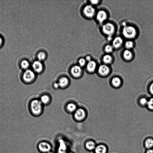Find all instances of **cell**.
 Here are the masks:
<instances>
[{"label":"cell","instance_id":"cell-1","mask_svg":"<svg viewBox=\"0 0 153 153\" xmlns=\"http://www.w3.org/2000/svg\"><path fill=\"white\" fill-rule=\"evenodd\" d=\"M43 105L39 99L32 100L29 104V110L32 115L37 116L40 115L43 110Z\"/></svg>","mask_w":153,"mask_h":153},{"label":"cell","instance_id":"cell-2","mask_svg":"<svg viewBox=\"0 0 153 153\" xmlns=\"http://www.w3.org/2000/svg\"><path fill=\"white\" fill-rule=\"evenodd\" d=\"M36 74L30 69L23 71L20 75V79L24 84H29L33 82L36 78Z\"/></svg>","mask_w":153,"mask_h":153},{"label":"cell","instance_id":"cell-3","mask_svg":"<svg viewBox=\"0 0 153 153\" xmlns=\"http://www.w3.org/2000/svg\"><path fill=\"white\" fill-rule=\"evenodd\" d=\"M122 33L123 36L128 39L134 38L137 35L135 28L133 26L127 25L123 27Z\"/></svg>","mask_w":153,"mask_h":153},{"label":"cell","instance_id":"cell-4","mask_svg":"<svg viewBox=\"0 0 153 153\" xmlns=\"http://www.w3.org/2000/svg\"><path fill=\"white\" fill-rule=\"evenodd\" d=\"M97 72L99 76L105 78L107 77L110 74L111 70L109 65L103 64L98 67Z\"/></svg>","mask_w":153,"mask_h":153},{"label":"cell","instance_id":"cell-5","mask_svg":"<svg viewBox=\"0 0 153 153\" xmlns=\"http://www.w3.org/2000/svg\"><path fill=\"white\" fill-rule=\"evenodd\" d=\"M102 31L104 34L108 37H112L115 31L114 25L110 22L104 24L102 26Z\"/></svg>","mask_w":153,"mask_h":153},{"label":"cell","instance_id":"cell-6","mask_svg":"<svg viewBox=\"0 0 153 153\" xmlns=\"http://www.w3.org/2000/svg\"><path fill=\"white\" fill-rule=\"evenodd\" d=\"M70 72L73 77L78 78L82 76L83 71L82 67L79 65H75L71 68Z\"/></svg>","mask_w":153,"mask_h":153},{"label":"cell","instance_id":"cell-7","mask_svg":"<svg viewBox=\"0 0 153 153\" xmlns=\"http://www.w3.org/2000/svg\"><path fill=\"white\" fill-rule=\"evenodd\" d=\"M110 83L111 86L115 88H118L123 85V81L119 76H115L111 79Z\"/></svg>","mask_w":153,"mask_h":153},{"label":"cell","instance_id":"cell-8","mask_svg":"<svg viewBox=\"0 0 153 153\" xmlns=\"http://www.w3.org/2000/svg\"><path fill=\"white\" fill-rule=\"evenodd\" d=\"M74 113L75 119L78 121L82 120L86 117L85 111L82 108H77Z\"/></svg>","mask_w":153,"mask_h":153},{"label":"cell","instance_id":"cell-9","mask_svg":"<svg viewBox=\"0 0 153 153\" xmlns=\"http://www.w3.org/2000/svg\"><path fill=\"white\" fill-rule=\"evenodd\" d=\"M83 12L85 15L88 18H92L95 14V9L91 5H88L85 6Z\"/></svg>","mask_w":153,"mask_h":153},{"label":"cell","instance_id":"cell-10","mask_svg":"<svg viewBox=\"0 0 153 153\" xmlns=\"http://www.w3.org/2000/svg\"><path fill=\"white\" fill-rule=\"evenodd\" d=\"M32 70L36 74L41 73L43 69V65L41 61L39 60L34 61L32 65Z\"/></svg>","mask_w":153,"mask_h":153},{"label":"cell","instance_id":"cell-11","mask_svg":"<svg viewBox=\"0 0 153 153\" xmlns=\"http://www.w3.org/2000/svg\"><path fill=\"white\" fill-rule=\"evenodd\" d=\"M107 14L103 10H99L96 14V19L100 23H103L107 19Z\"/></svg>","mask_w":153,"mask_h":153},{"label":"cell","instance_id":"cell-12","mask_svg":"<svg viewBox=\"0 0 153 153\" xmlns=\"http://www.w3.org/2000/svg\"><path fill=\"white\" fill-rule=\"evenodd\" d=\"M97 68L96 62L94 60L88 62L86 65L87 71L90 74L93 73L97 71Z\"/></svg>","mask_w":153,"mask_h":153},{"label":"cell","instance_id":"cell-13","mask_svg":"<svg viewBox=\"0 0 153 153\" xmlns=\"http://www.w3.org/2000/svg\"><path fill=\"white\" fill-rule=\"evenodd\" d=\"M123 40V38L119 36L115 37L112 42V45L114 48L118 49L122 45Z\"/></svg>","mask_w":153,"mask_h":153},{"label":"cell","instance_id":"cell-14","mask_svg":"<svg viewBox=\"0 0 153 153\" xmlns=\"http://www.w3.org/2000/svg\"><path fill=\"white\" fill-rule=\"evenodd\" d=\"M69 81L68 79L66 76L61 77L59 79L58 83L59 88H65L68 85Z\"/></svg>","mask_w":153,"mask_h":153},{"label":"cell","instance_id":"cell-15","mask_svg":"<svg viewBox=\"0 0 153 153\" xmlns=\"http://www.w3.org/2000/svg\"><path fill=\"white\" fill-rule=\"evenodd\" d=\"M38 147L40 151L44 152H48L51 149L50 145L45 142H42L39 143Z\"/></svg>","mask_w":153,"mask_h":153},{"label":"cell","instance_id":"cell-16","mask_svg":"<svg viewBox=\"0 0 153 153\" xmlns=\"http://www.w3.org/2000/svg\"><path fill=\"white\" fill-rule=\"evenodd\" d=\"M123 58L127 61L131 60L133 58V54L130 50L126 49L123 53Z\"/></svg>","mask_w":153,"mask_h":153},{"label":"cell","instance_id":"cell-17","mask_svg":"<svg viewBox=\"0 0 153 153\" xmlns=\"http://www.w3.org/2000/svg\"><path fill=\"white\" fill-rule=\"evenodd\" d=\"M112 57L109 54L104 55L102 58L103 64L109 65L113 62V60Z\"/></svg>","mask_w":153,"mask_h":153},{"label":"cell","instance_id":"cell-18","mask_svg":"<svg viewBox=\"0 0 153 153\" xmlns=\"http://www.w3.org/2000/svg\"><path fill=\"white\" fill-rule=\"evenodd\" d=\"M39 100L43 105H47L50 103L51 101L50 97L46 94L42 95Z\"/></svg>","mask_w":153,"mask_h":153},{"label":"cell","instance_id":"cell-19","mask_svg":"<svg viewBox=\"0 0 153 153\" xmlns=\"http://www.w3.org/2000/svg\"><path fill=\"white\" fill-rule=\"evenodd\" d=\"M66 108L68 112L74 113L77 109V108L76 105L75 103L70 102L67 104Z\"/></svg>","mask_w":153,"mask_h":153},{"label":"cell","instance_id":"cell-20","mask_svg":"<svg viewBox=\"0 0 153 153\" xmlns=\"http://www.w3.org/2000/svg\"><path fill=\"white\" fill-rule=\"evenodd\" d=\"M94 150L96 153H106L107 151L106 146L103 145L97 146Z\"/></svg>","mask_w":153,"mask_h":153},{"label":"cell","instance_id":"cell-21","mask_svg":"<svg viewBox=\"0 0 153 153\" xmlns=\"http://www.w3.org/2000/svg\"><path fill=\"white\" fill-rule=\"evenodd\" d=\"M148 99L146 97L143 96L139 98L138 100V103L140 106L144 107L146 106Z\"/></svg>","mask_w":153,"mask_h":153},{"label":"cell","instance_id":"cell-22","mask_svg":"<svg viewBox=\"0 0 153 153\" xmlns=\"http://www.w3.org/2000/svg\"><path fill=\"white\" fill-rule=\"evenodd\" d=\"M30 65L29 62L26 59L22 60L20 64V67L23 71L29 69Z\"/></svg>","mask_w":153,"mask_h":153},{"label":"cell","instance_id":"cell-23","mask_svg":"<svg viewBox=\"0 0 153 153\" xmlns=\"http://www.w3.org/2000/svg\"><path fill=\"white\" fill-rule=\"evenodd\" d=\"M145 147L148 149L153 148V138L149 137L146 139L145 142Z\"/></svg>","mask_w":153,"mask_h":153},{"label":"cell","instance_id":"cell-24","mask_svg":"<svg viewBox=\"0 0 153 153\" xmlns=\"http://www.w3.org/2000/svg\"><path fill=\"white\" fill-rule=\"evenodd\" d=\"M85 145L86 148L90 150L94 149L96 147L95 143L91 141L87 142Z\"/></svg>","mask_w":153,"mask_h":153},{"label":"cell","instance_id":"cell-25","mask_svg":"<svg viewBox=\"0 0 153 153\" xmlns=\"http://www.w3.org/2000/svg\"><path fill=\"white\" fill-rule=\"evenodd\" d=\"M146 107L149 110L153 111V97L148 99Z\"/></svg>","mask_w":153,"mask_h":153},{"label":"cell","instance_id":"cell-26","mask_svg":"<svg viewBox=\"0 0 153 153\" xmlns=\"http://www.w3.org/2000/svg\"><path fill=\"white\" fill-rule=\"evenodd\" d=\"M124 45L126 49L130 50L133 48L134 43L132 41L129 40L125 42Z\"/></svg>","mask_w":153,"mask_h":153},{"label":"cell","instance_id":"cell-27","mask_svg":"<svg viewBox=\"0 0 153 153\" xmlns=\"http://www.w3.org/2000/svg\"><path fill=\"white\" fill-rule=\"evenodd\" d=\"M114 49L112 45L108 44L105 46L104 51L107 54H109L113 51Z\"/></svg>","mask_w":153,"mask_h":153},{"label":"cell","instance_id":"cell-28","mask_svg":"<svg viewBox=\"0 0 153 153\" xmlns=\"http://www.w3.org/2000/svg\"><path fill=\"white\" fill-rule=\"evenodd\" d=\"M45 57V53L43 52H40L37 55V58L40 61L44 60Z\"/></svg>","mask_w":153,"mask_h":153},{"label":"cell","instance_id":"cell-29","mask_svg":"<svg viewBox=\"0 0 153 153\" xmlns=\"http://www.w3.org/2000/svg\"><path fill=\"white\" fill-rule=\"evenodd\" d=\"M78 63L79 65L82 67L85 65L86 60L83 58H80L79 60Z\"/></svg>","mask_w":153,"mask_h":153},{"label":"cell","instance_id":"cell-30","mask_svg":"<svg viewBox=\"0 0 153 153\" xmlns=\"http://www.w3.org/2000/svg\"><path fill=\"white\" fill-rule=\"evenodd\" d=\"M148 89L149 93L153 95V82L149 85Z\"/></svg>","mask_w":153,"mask_h":153},{"label":"cell","instance_id":"cell-31","mask_svg":"<svg viewBox=\"0 0 153 153\" xmlns=\"http://www.w3.org/2000/svg\"><path fill=\"white\" fill-rule=\"evenodd\" d=\"M90 1L92 4L96 5L98 4L100 1L99 0H91Z\"/></svg>","mask_w":153,"mask_h":153},{"label":"cell","instance_id":"cell-32","mask_svg":"<svg viewBox=\"0 0 153 153\" xmlns=\"http://www.w3.org/2000/svg\"><path fill=\"white\" fill-rule=\"evenodd\" d=\"M53 86L55 88H59V85L58 82H55L53 84Z\"/></svg>","mask_w":153,"mask_h":153},{"label":"cell","instance_id":"cell-33","mask_svg":"<svg viewBox=\"0 0 153 153\" xmlns=\"http://www.w3.org/2000/svg\"><path fill=\"white\" fill-rule=\"evenodd\" d=\"M85 59L86 61H88V62H89L91 60V57L89 56H86Z\"/></svg>","mask_w":153,"mask_h":153},{"label":"cell","instance_id":"cell-34","mask_svg":"<svg viewBox=\"0 0 153 153\" xmlns=\"http://www.w3.org/2000/svg\"><path fill=\"white\" fill-rule=\"evenodd\" d=\"M146 153H153V148L148 149Z\"/></svg>","mask_w":153,"mask_h":153},{"label":"cell","instance_id":"cell-35","mask_svg":"<svg viewBox=\"0 0 153 153\" xmlns=\"http://www.w3.org/2000/svg\"><path fill=\"white\" fill-rule=\"evenodd\" d=\"M3 42V41L2 38L0 36V47L2 44Z\"/></svg>","mask_w":153,"mask_h":153},{"label":"cell","instance_id":"cell-36","mask_svg":"<svg viewBox=\"0 0 153 153\" xmlns=\"http://www.w3.org/2000/svg\"><path fill=\"white\" fill-rule=\"evenodd\" d=\"M47 153H53L52 152H48Z\"/></svg>","mask_w":153,"mask_h":153},{"label":"cell","instance_id":"cell-37","mask_svg":"<svg viewBox=\"0 0 153 153\" xmlns=\"http://www.w3.org/2000/svg\"><path fill=\"white\" fill-rule=\"evenodd\" d=\"M72 153L71 152H69V153Z\"/></svg>","mask_w":153,"mask_h":153}]
</instances>
